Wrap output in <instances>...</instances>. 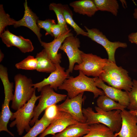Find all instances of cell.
Here are the masks:
<instances>
[{"label":"cell","instance_id":"1","mask_svg":"<svg viewBox=\"0 0 137 137\" xmlns=\"http://www.w3.org/2000/svg\"><path fill=\"white\" fill-rule=\"evenodd\" d=\"M79 72L78 76L75 77L70 76L66 79L58 89L66 91L70 98H74L85 91L93 93L94 98L99 95H105L104 91L95 85L94 78L89 77L81 71Z\"/></svg>","mask_w":137,"mask_h":137},{"label":"cell","instance_id":"2","mask_svg":"<svg viewBox=\"0 0 137 137\" xmlns=\"http://www.w3.org/2000/svg\"><path fill=\"white\" fill-rule=\"evenodd\" d=\"M103 70L98 77L104 82L119 90L127 92L131 91L133 82L126 70L117 66L116 63L108 60Z\"/></svg>","mask_w":137,"mask_h":137},{"label":"cell","instance_id":"3","mask_svg":"<svg viewBox=\"0 0 137 137\" xmlns=\"http://www.w3.org/2000/svg\"><path fill=\"white\" fill-rule=\"evenodd\" d=\"M95 109L96 112L91 107L82 108L83 114L87 119V123L89 125L95 123L101 124L108 127L114 132L117 133L119 131L122 121L121 110L105 111L97 106H95Z\"/></svg>","mask_w":137,"mask_h":137},{"label":"cell","instance_id":"4","mask_svg":"<svg viewBox=\"0 0 137 137\" xmlns=\"http://www.w3.org/2000/svg\"><path fill=\"white\" fill-rule=\"evenodd\" d=\"M40 97V95H36L35 91L27 103L13 113L10 120L13 121L10 123L9 126L11 128L16 126L19 135H22L24 131L27 132L31 129L30 123L34 116L35 104Z\"/></svg>","mask_w":137,"mask_h":137},{"label":"cell","instance_id":"5","mask_svg":"<svg viewBox=\"0 0 137 137\" xmlns=\"http://www.w3.org/2000/svg\"><path fill=\"white\" fill-rule=\"evenodd\" d=\"M15 91L11 106L16 111L23 107L31 98L36 89L32 79L20 74L14 77Z\"/></svg>","mask_w":137,"mask_h":137},{"label":"cell","instance_id":"6","mask_svg":"<svg viewBox=\"0 0 137 137\" xmlns=\"http://www.w3.org/2000/svg\"><path fill=\"white\" fill-rule=\"evenodd\" d=\"M40 92L41 94L38 104L35 107L34 116L30 123L31 126H33L39 120V116L44 110L51 105L65 100L67 97L66 95L55 92L49 85L43 87Z\"/></svg>","mask_w":137,"mask_h":137},{"label":"cell","instance_id":"7","mask_svg":"<svg viewBox=\"0 0 137 137\" xmlns=\"http://www.w3.org/2000/svg\"><path fill=\"white\" fill-rule=\"evenodd\" d=\"M82 63L74 66L73 69L80 71L87 76L98 77L103 71V68L108 61L92 53L83 52L81 55Z\"/></svg>","mask_w":137,"mask_h":137},{"label":"cell","instance_id":"8","mask_svg":"<svg viewBox=\"0 0 137 137\" xmlns=\"http://www.w3.org/2000/svg\"><path fill=\"white\" fill-rule=\"evenodd\" d=\"M84 27L87 31V37L101 45L105 49L108 55V61L116 63L115 54L116 49L119 47H127V43L119 41H110L99 29L96 28L90 29L85 26Z\"/></svg>","mask_w":137,"mask_h":137},{"label":"cell","instance_id":"9","mask_svg":"<svg viewBox=\"0 0 137 137\" xmlns=\"http://www.w3.org/2000/svg\"><path fill=\"white\" fill-rule=\"evenodd\" d=\"M80 42L79 39L71 36L67 37L63 42L60 49L67 55L69 61V65L66 71L70 74L72 73L75 64H80L82 63L81 55L83 52L79 48Z\"/></svg>","mask_w":137,"mask_h":137},{"label":"cell","instance_id":"10","mask_svg":"<svg viewBox=\"0 0 137 137\" xmlns=\"http://www.w3.org/2000/svg\"><path fill=\"white\" fill-rule=\"evenodd\" d=\"M83 93H82L72 98L67 96L63 102L57 105L58 110L69 114L78 122L86 123L87 119L83 114L82 108L85 99V97L83 96Z\"/></svg>","mask_w":137,"mask_h":137},{"label":"cell","instance_id":"11","mask_svg":"<svg viewBox=\"0 0 137 137\" xmlns=\"http://www.w3.org/2000/svg\"><path fill=\"white\" fill-rule=\"evenodd\" d=\"M55 64L56 70L48 77L44 78L40 82L33 84L34 88L37 89L38 92L40 91L43 87L47 85H49L50 88L56 91L64 81L70 76L69 73L65 71L64 68L62 67L60 63Z\"/></svg>","mask_w":137,"mask_h":137},{"label":"cell","instance_id":"12","mask_svg":"<svg viewBox=\"0 0 137 137\" xmlns=\"http://www.w3.org/2000/svg\"><path fill=\"white\" fill-rule=\"evenodd\" d=\"M78 122L69 114L59 111L57 117L39 137H45L49 134L54 135L62 131L69 126Z\"/></svg>","mask_w":137,"mask_h":137},{"label":"cell","instance_id":"13","mask_svg":"<svg viewBox=\"0 0 137 137\" xmlns=\"http://www.w3.org/2000/svg\"><path fill=\"white\" fill-rule=\"evenodd\" d=\"M121 114V127L119 131L114 134L115 137H137V116L125 109Z\"/></svg>","mask_w":137,"mask_h":137},{"label":"cell","instance_id":"14","mask_svg":"<svg viewBox=\"0 0 137 137\" xmlns=\"http://www.w3.org/2000/svg\"><path fill=\"white\" fill-rule=\"evenodd\" d=\"M0 37L3 42L8 47L15 46L23 53L31 52L34 50L33 46L30 40L20 36H16L8 30H5L0 34Z\"/></svg>","mask_w":137,"mask_h":137},{"label":"cell","instance_id":"15","mask_svg":"<svg viewBox=\"0 0 137 137\" xmlns=\"http://www.w3.org/2000/svg\"><path fill=\"white\" fill-rule=\"evenodd\" d=\"M94 78L95 85L97 87L101 89L106 96L115 101H118L119 104L127 108L130 102L128 92L123 91L108 86L98 77Z\"/></svg>","mask_w":137,"mask_h":137},{"label":"cell","instance_id":"16","mask_svg":"<svg viewBox=\"0 0 137 137\" xmlns=\"http://www.w3.org/2000/svg\"><path fill=\"white\" fill-rule=\"evenodd\" d=\"M71 30L69 29L50 42L46 43L42 41L40 42L49 58L54 64L61 63V54L58 53V51L65 39L68 36L73 35Z\"/></svg>","mask_w":137,"mask_h":137},{"label":"cell","instance_id":"17","mask_svg":"<svg viewBox=\"0 0 137 137\" xmlns=\"http://www.w3.org/2000/svg\"><path fill=\"white\" fill-rule=\"evenodd\" d=\"M24 13L23 18L16 22L13 25L14 28L21 26L26 27L31 30L36 35L40 42L42 41V35L40 32L41 28L38 26L37 21L39 18L28 6L26 0L24 3Z\"/></svg>","mask_w":137,"mask_h":137},{"label":"cell","instance_id":"18","mask_svg":"<svg viewBox=\"0 0 137 137\" xmlns=\"http://www.w3.org/2000/svg\"><path fill=\"white\" fill-rule=\"evenodd\" d=\"M89 125L86 123L78 122L67 127L62 131L51 137H81L89 132Z\"/></svg>","mask_w":137,"mask_h":137},{"label":"cell","instance_id":"19","mask_svg":"<svg viewBox=\"0 0 137 137\" xmlns=\"http://www.w3.org/2000/svg\"><path fill=\"white\" fill-rule=\"evenodd\" d=\"M75 12L91 17L98 10L93 0H81L70 4Z\"/></svg>","mask_w":137,"mask_h":137},{"label":"cell","instance_id":"20","mask_svg":"<svg viewBox=\"0 0 137 137\" xmlns=\"http://www.w3.org/2000/svg\"><path fill=\"white\" fill-rule=\"evenodd\" d=\"M36 58L37 61V71L51 73L56 70L55 64L49 58L44 49L37 54Z\"/></svg>","mask_w":137,"mask_h":137},{"label":"cell","instance_id":"21","mask_svg":"<svg viewBox=\"0 0 137 137\" xmlns=\"http://www.w3.org/2000/svg\"><path fill=\"white\" fill-rule=\"evenodd\" d=\"M12 100V99L10 98L5 97L0 114V131H5L11 136L14 137V134L8 130L7 127L9 121L13 114L9 107V103Z\"/></svg>","mask_w":137,"mask_h":137},{"label":"cell","instance_id":"22","mask_svg":"<svg viewBox=\"0 0 137 137\" xmlns=\"http://www.w3.org/2000/svg\"><path fill=\"white\" fill-rule=\"evenodd\" d=\"M81 137H115L114 132L108 127L100 123L89 125L88 133Z\"/></svg>","mask_w":137,"mask_h":137},{"label":"cell","instance_id":"23","mask_svg":"<svg viewBox=\"0 0 137 137\" xmlns=\"http://www.w3.org/2000/svg\"><path fill=\"white\" fill-rule=\"evenodd\" d=\"M97 107L105 111L113 110H123L126 107L109 98L105 95L100 96L96 101Z\"/></svg>","mask_w":137,"mask_h":137},{"label":"cell","instance_id":"24","mask_svg":"<svg viewBox=\"0 0 137 137\" xmlns=\"http://www.w3.org/2000/svg\"><path fill=\"white\" fill-rule=\"evenodd\" d=\"M98 10L107 11L116 16L119 9L118 1L116 0H93Z\"/></svg>","mask_w":137,"mask_h":137},{"label":"cell","instance_id":"25","mask_svg":"<svg viewBox=\"0 0 137 137\" xmlns=\"http://www.w3.org/2000/svg\"><path fill=\"white\" fill-rule=\"evenodd\" d=\"M52 121L47 119L43 115L35 123L27 133L22 137H36L42 133Z\"/></svg>","mask_w":137,"mask_h":137},{"label":"cell","instance_id":"26","mask_svg":"<svg viewBox=\"0 0 137 137\" xmlns=\"http://www.w3.org/2000/svg\"><path fill=\"white\" fill-rule=\"evenodd\" d=\"M63 14L66 23L74 29L77 35H81L87 37V32L82 29L74 20L72 12L67 5H63Z\"/></svg>","mask_w":137,"mask_h":137},{"label":"cell","instance_id":"27","mask_svg":"<svg viewBox=\"0 0 137 137\" xmlns=\"http://www.w3.org/2000/svg\"><path fill=\"white\" fill-rule=\"evenodd\" d=\"M49 9L55 12L57 17L58 24L63 28L69 29L63 15V5L60 3H51L49 6Z\"/></svg>","mask_w":137,"mask_h":137},{"label":"cell","instance_id":"28","mask_svg":"<svg viewBox=\"0 0 137 137\" xmlns=\"http://www.w3.org/2000/svg\"><path fill=\"white\" fill-rule=\"evenodd\" d=\"M15 67L19 69L36 70L37 67V60L34 56H29L21 61L16 63Z\"/></svg>","mask_w":137,"mask_h":137},{"label":"cell","instance_id":"29","mask_svg":"<svg viewBox=\"0 0 137 137\" xmlns=\"http://www.w3.org/2000/svg\"><path fill=\"white\" fill-rule=\"evenodd\" d=\"M16 21L11 18L9 15L5 11L3 5H0V34L3 33L5 28L8 26L14 25Z\"/></svg>","mask_w":137,"mask_h":137},{"label":"cell","instance_id":"30","mask_svg":"<svg viewBox=\"0 0 137 137\" xmlns=\"http://www.w3.org/2000/svg\"><path fill=\"white\" fill-rule=\"evenodd\" d=\"M131 90L128 92L129 103L127 108L130 111H137V80L133 79Z\"/></svg>","mask_w":137,"mask_h":137},{"label":"cell","instance_id":"31","mask_svg":"<svg viewBox=\"0 0 137 137\" xmlns=\"http://www.w3.org/2000/svg\"><path fill=\"white\" fill-rule=\"evenodd\" d=\"M55 24V20L51 19H46L44 21L39 20L37 23L38 26L40 28H42L46 31L45 35H50L52 37L53 36L52 33L51 29L53 25Z\"/></svg>","mask_w":137,"mask_h":137},{"label":"cell","instance_id":"32","mask_svg":"<svg viewBox=\"0 0 137 137\" xmlns=\"http://www.w3.org/2000/svg\"><path fill=\"white\" fill-rule=\"evenodd\" d=\"M45 111L43 115L47 119L52 121L57 117L59 111L56 104L49 106Z\"/></svg>","mask_w":137,"mask_h":137},{"label":"cell","instance_id":"33","mask_svg":"<svg viewBox=\"0 0 137 137\" xmlns=\"http://www.w3.org/2000/svg\"><path fill=\"white\" fill-rule=\"evenodd\" d=\"M69 30L63 28L58 24L53 25L51 29L52 33L54 37V39L57 38Z\"/></svg>","mask_w":137,"mask_h":137},{"label":"cell","instance_id":"34","mask_svg":"<svg viewBox=\"0 0 137 137\" xmlns=\"http://www.w3.org/2000/svg\"><path fill=\"white\" fill-rule=\"evenodd\" d=\"M128 37L129 41L137 45V32L130 33L128 36Z\"/></svg>","mask_w":137,"mask_h":137},{"label":"cell","instance_id":"35","mask_svg":"<svg viewBox=\"0 0 137 137\" xmlns=\"http://www.w3.org/2000/svg\"><path fill=\"white\" fill-rule=\"evenodd\" d=\"M4 57V55L2 52L1 50H0V62H1L3 60Z\"/></svg>","mask_w":137,"mask_h":137},{"label":"cell","instance_id":"36","mask_svg":"<svg viewBox=\"0 0 137 137\" xmlns=\"http://www.w3.org/2000/svg\"><path fill=\"white\" fill-rule=\"evenodd\" d=\"M133 15L134 18L137 19V8L134 9V12L133 13Z\"/></svg>","mask_w":137,"mask_h":137},{"label":"cell","instance_id":"37","mask_svg":"<svg viewBox=\"0 0 137 137\" xmlns=\"http://www.w3.org/2000/svg\"><path fill=\"white\" fill-rule=\"evenodd\" d=\"M132 113L137 116V111H130Z\"/></svg>","mask_w":137,"mask_h":137}]
</instances>
